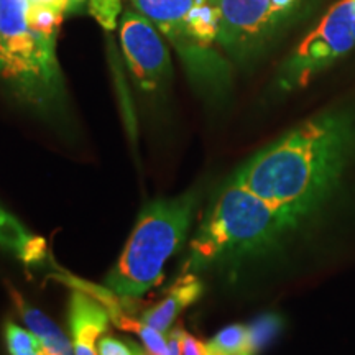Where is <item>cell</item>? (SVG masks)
Here are the masks:
<instances>
[{"instance_id":"cell-1","label":"cell","mask_w":355,"mask_h":355,"mask_svg":"<svg viewBox=\"0 0 355 355\" xmlns=\"http://www.w3.org/2000/svg\"><path fill=\"white\" fill-rule=\"evenodd\" d=\"M355 162V112L331 109L291 128L234 171L300 229L334 198Z\"/></svg>"},{"instance_id":"cell-2","label":"cell","mask_w":355,"mask_h":355,"mask_svg":"<svg viewBox=\"0 0 355 355\" xmlns=\"http://www.w3.org/2000/svg\"><path fill=\"white\" fill-rule=\"evenodd\" d=\"M296 227L230 175L217 188L189 242L181 273L234 268L270 255Z\"/></svg>"},{"instance_id":"cell-3","label":"cell","mask_w":355,"mask_h":355,"mask_svg":"<svg viewBox=\"0 0 355 355\" xmlns=\"http://www.w3.org/2000/svg\"><path fill=\"white\" fill-rule=\"evenodd\" d=\"M199 201L201 191L191 188L180 196L144 206L114 268L105 277V288L132 303L158 286L166 263L188 239Z\"/></svg>"},{"instance_id":"cell-4","label":"cell","mask_w":355,"mask_h":355,"mask_svg":"<svg viewBox=\"0 0 355 355\" xmlns=\"http://www.w3.org/2000/svg\"><path fill=\"white\" fill-rule=\"evenodd\" d=\"M28 0H0V79L32 107L50 112L64 99L58 35L28 25Z\"/></svg>"},{"instance_id":"cell-5","label":"cell","mask_w":355,"mask_h":355,"mask_svg":"<svg viewBox=\"0 0 355 355\" xmlns=\"http://www.w3.org/2000/svg\"><path fill=\"white\" fill-rule=\"evenodd\" d=\"M355 48V0H339L279 68L282 91L304 87Z\"/></svg>"},{"instance_id":"cell-6","label":"cell","mask_w":355,"mask_h":355,"mask_svg":"<svg viewBox=\"0 0 355 355\" xmlns=\"http://www.w3.org/2000/svg\"><path fill=\"white\" fill-rule=\"evenodd\" d=\"M306 0H217V43L235 60H247L303 8Z\"/></svg>"},{"instance_id":"cell-7","label":"cell","mask_w":355,"mask_h":355,"mask_svg":"<svg viewBox=\"0 0 355 355\" xmlns=\"http://www.w3.org/2000/svg\"><path fill=\"white\" fill-rule=\"evenodd\" d=\"M121 44L128 71L145 92H157L171 76V60L165 40L152 21L137 10L121 17Z\"/></svg>"},{"instance_id":"cell-8","label":"cell","mask_w":355,"mask_h":355,"mask_svg":"<svg viewBox=\"0 0 355 355\" xmlns=\"http://www.w3.org/2000/svg\"><path fill=\"white\" fill-rule=\"evenodd\" d=\"M68 322L73 355H99V340L109 329V313L86 291L73 288Z\"/></svg>"},{"instance_id":"cell-9","label":"cell","mask_w":355,"mask_h":355,"mask_svg":"<svg viewBox=\"0 0 355 355\" xmlns=\"http://www.w3.org/2000/svg\"><path fill=\"white\" fill-rule=\"evenodd\" d=\"M58 278L63 283H66L68 286L79 288V290L86 291L87 295H91L92 298L99 301V303L107 309L110 321H112L119 329L133 332V334L139 336L148 352H152L153 355H168V339H165V334H162V332L150 327L148 324H145L141 319L133 318L132 314L128 313L127 306H123V303H128V301L119 298V296L110 291L109 288L92 285V283L84 282L81 278L71 277V275L63 273Z\"/></svg>"},{"instance_id":"cell-10","label":"cell","mask_w":355,"mask_h":355,"mask_svg":"<svg viewBox=\"0 0 355 355\" xmlns=\"http://www.w3.org/2000/svg\"><path fill=\"white\" fill-rule=\"evenodd\" d=\"M204 285L196 273H181L162 300L145 309L140 319L162 334H168L180 314L201 298Z\"/></svg>"},{"instance_id":"cell-11","label":"cell","mask_w":355,"mask_h":355,"mask_svg":"<svg viewBox=\"0 0 355 355\" xmlns=\"http://www.w3.org/2000/svg\"><path fill=\"white\" fill-rule=\"evenodd\" d=\"M0 250L19 260L26 270L38 268L50 259L46 239L30 230L0 204Z\"/></svg>"},{"instance_id":"cell-12","label":"cell","mask_w":355,"mask_h":355,"mask_svg":"<svg viewBox=\"0 0 355 355\" xmlns=\"http://www.w3.org/2000/svg\"><path fill=\"white\" fill-rule=\"evenodd\" d=\"M220 12L217 0H196L184 21V42L181 46L189 64L199 61L198 53L206 51L219 38Z\"/></svg>"},{"instance_id":"cell-13","label":"cell","mask_w":355,"mask_h":355,"mask_svg":"<svg viewBox=\"0 0 355 355\" xmlns=\"http://www.w3.org/2000/svg\"><path fill=\"white\" fill-rule=\"evenodd\" d=\"M8 290L26 329L32 331V334L37 337L40 355H73V344L66 332L43 311L28 303L12 285H8Z\"/></svg>"},{"instance_id":"cell-14","label":"cell","mask_w":355,"mask_h":355,"mask_svg":"<svg viewBox=\"0 0 355 355\" xmlns=\"http://www.w3.org/2000/svg\"><path fill=\"white\" fill-rule=\"evenodd\" d=\"M133 8L145 15L159 30V33L170 38L178 50L184 42V21L196 0H130Z\"/></svg>"},{"instance_id":"cell-15","label":"cell","mask_w":355,"mask_h":355,"mask_svg":"<svg viewBox=\"0 0 355 355\" xmlns=\"http://www.w3.org/2000/svg\"><path fill=\"white\" fill-rule=\"evenodd\" d=\"M248 343L252 355H259L273 343L283 331V318L275 313L261 314L254 322L248 324Z\"/></svg>"},{"instance_id":"cell-16","label":"cell","mask_w":355,"mask_h":355,"mask_svg":"<svg viewBox=\"0 0 355 355\" xmlns=\"http://www.w3.org/2000/svg\"><path fill=\"white\" fill-rule=\"evenodd\" d=\"M207 345L222 355H252L248 327L245 324H230L224 327L212 337Z\"/></svg>"},{"instance_id":"cell-17","label":"cell","mask_w":355,"mask_h":355,"mask_svg":"<svg viewBox=\"0 0 355 355\" xmlns=\"http://www.w3.org/2000/svg\"><path fill=\"white\" fill-rule=\"evenodd\" d=\"M3 336L10 355H40L38 340L32 331L24 329L15 322H7L3 327Z\"/></svg>"},{"instance_id":"cell-18","label":"cell","mask_w":355,"mask_h":355,"mask_svg":"<svg viewBox=\"0 0 355 355\" xmlns=\"http://www.w3.org/2000/svg\"><path fill=\"white\" fill-rule=\"evenodd\" d=\"M64 13L48 6H30L28 7V25L37 32L46 35L60 33Z\"/></svg>"},{"instance_id":"cell-19","label":"cell","mask_w":355,"mask_h":355,"mask_svg":"<svg viewBox=\"0 0 355 355\" xmlns=\"http://www.w3.org/2000/svg\"><path fill=\"white\" fill-rule=\"evenodd\" d=\"M89 13L102 28L112 32L122 13V0H89Z\"/></svg>"},{"instance_id":"cell-20","label":"cell","mask_w":355,"mask_h":355,"mask_svg":"<svg viewBox=\"0 0 355 355\" xmlns=\"http://www.w3.org/2000/svg\"><path fill=\"white\" fill-rule=\"evenodd\" d=\"M99 355H135L133 343H123L121 339L105 336L99 340Z\"/></svg>"},{"instance_id":"cell-21","label":"cell","mask_w":355,"mask_h":355,"mask_svg":"<svg viewBox=\"0 0 355 355\" xmlns=\"http://www.w3.org/2000/svg\"><path fill=\"white\" fill-rule=\"evenodd\" d=\"M89 0H28L30 6H48L56 8V10L66 13L76 12Z\"/></svg>"},{"instance_id":"cell-22","label":"cell","mask_w":355,"mask_h":355,"mask_svg":"<svg viewBox=\"0 0 355 355\" xmlns=\"http://www.w3.org/2000/svg\"><path fill=\"white\" fill-rule=\"evenodd\" d=\"M181 352L183 355H207V344L183 329L181 332Z\"/></svg>"},{"instance_id":"cell-23","label":"cell","mask_w":355,"mask_h":355,"mask_svg":"<svg viewBox=\"0 0 355 355\" xmlns=\"http://www.w3.org/2000/svg\"><path fill=\"white\" fill-rule=\"evenodd\" d=\"M181 332H183L181 326L168 332V355H183L181 352Z\"/></svg>"},{"instance_id":"cell-24","label":"cell","mask_w":355,"mask_h":355,"mask_svg":"<svg viewBox=\"0 0 355 355\" xmlns=\"http://www.w3.org/2000/svg\"><path fill=\"white\" fill-rule=\"evenodd\" d=\"M133 350H135V355H153L152 352H148L146 349H140L137 344H133Z\"/></svg>"},{"instance_id":"cell-25","label":"cell","mask_w":355,"mask_h":355,"mask_svg":"<svg viewBox=\"0 0 355 355\" xmlns=\"http://www.w3.org/2000/svg\"><path fill=\"white\" fill-rule=\"evenodd\" d=\"M207 355H222V354H219V352H217V350H214L212 347H209V345H207Z\"/></svg>"}]
</instances>
